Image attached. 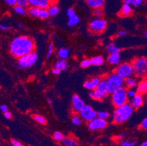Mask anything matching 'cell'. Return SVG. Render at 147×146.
I'll list each match as a JSON object with an SVG mask.
<instances>
[{
	"instance_id": "54",
	"label": "cell",
	"mask_w": 147,
	"mask_h": 146,
	"mask_svg": "<svg viewBox=\"0 0 147 146\" xmlns=\"http://www.w3.org/2000/svg\"><path fill=\"white\" fill-rule=\"evenodd\" d=\"M144 36H146V37H147V31H146V32H144Z\"/></svg>"
},
{
	"instance_id": "38",
	"label": "cell",
	"mask_w": 147,
	"mask_h": 146,
	"mask_svg": "<svg viewBox=\"0 0 147 146\" xmlns=\"http://www.w3.org/2000/svg\"><path fill=\"white\" fill-rule=\"evenodd\" d=\"M53 52V43H50L49 45V48H48V53H47V56H46V58L49 59L51 56L52 53Z\"/></svg>"
},
{
	"instance_id": "4",
	"label": "cell",
	"mask_w": 147,
	"mask_h": 146,
	"mask_svg": "<svg viewBox=\"0 0 147 146\" xmlns=\"http://www.w3.org/2000/svg\"><path fill=\"white\" fill-rule=\"evenodd\" d=\"M127 90L125 87H121L111 94V101L116 108L127 103Z\"/></svg>"
},
{
	"instance_id": "12",
	"label": "cell",
	"mask_w": 147,
	"mask_h": 146,
	"mask_svg": "<svg viewBox=\"0 0 147 146\" xmlns=\"http://www.w3.org/2000/svg\"><path fill=\"white\" fill-rule=\"evenodd\" d=\"M108 125L106 120L100 118H95L94 120H91L88 123V127L91 131H97L104 129Z\"/></svg>"
},
{
	"instance_id": "14",
	"label": "cell",
	"mask_w": 147,
	"mask_h": 146,
	"mask_svg": "<svg viewBox=\"0 0 147 146\" xmlns=\"http://www.w3.org/2000/svg\"><path fill=\"white\" fill-rule=\"evenodd\" d=\"M67 15L68 17L67 24L69 26H76L77 24H79L80 21H81L79 17L76 15V12L73 8L68 9L67 11Z\"/></svg>"
},
{
	"instance_id": "32",
	"label": "cell",
	"mask_w": 147,
	"mask_h": 146,
	"mask_svg": "<svg viewBox=\"0 0 147 146\" xmlns=\"http://www.w3.org/2000/svg\"><path fill=\"white\" fill-rule=\"evenodd\" d=\"M53 138L57 141H62L63 139L65 138L64 135L60 132H55L53 135Z\"/></svg>"
},
{
	"instance_id": "16",
	"label": "cell",
	"mask_w": 147,
	"mask_h": 146,
	"mask_svg": "<svg viewBox=\"0 0 147 146\" xmlns=\"http://www.w3.org/2000/svg\"><path fill=\"white\" fill-rule=\"evenodd\" d=\"M144 97H143L142 94H140L137 93V94L133 97V99L130 100V105L133 107L134 109H138V108H141L144 104Z\"/></svg>"
},
{
	"instance_id": "24",
	"label": "cell",
	"mask_w": 147,
	"mask_h": 146,
	"mask_svg": "<svg viewBox=\"0 0 147 146\" xmlns=\"http://www.w3.org/2000/svg\"><path fill=\"white\" fill-rule=\"evenodd\" d=\"M62 145L65 146H78V143L77 140L71 137H65L61 141Z\"/></svg>"
},
{
	"instance_id": "50",
	"label": "cell",
	"mask_w": 147,
	"mask_h": 146,
	"mask_svg": "<svg viewBox=\"0 0 147 146\" xmlns=\"http://www.w3.org/2000/svg\"><path fill=\"white\" fill-rule=\"evenodd\" d=\"M141 146H147V141L144 142V143H141Z\"/></svg>"
},
{
	"instance_id": "29",
	"label": "cell",
	"mask_w": 147,
	"mask_h": 146,
	"mask_svg": "<svg viewBox=\"0 0 147 146\" xmlns=\"http://www.w3.org/2000/svg\"><path fill=\"white\" fill-rule=\"evenodd\" d=\"M14 12L17 14L20 15H24L28 13L26 10V7H24L22 6H19V5H15L14 6Z\"/></svg>"
},
{
	"instance_id": "45",
	"label": "cell",
	"mask_w": 147,
	"mask_h": 146,
	"mask_svg": "<svg viewBox=\"0 0 147 146\" xmlns=\"http://www.w3.org/2000/svg\"><path fill=\"white\" fill-rule=\"evenodd\" d=\"M4 116H5V117L7 119H10L12 118V114H11V112H6L4 113Z\"/></svg>"
},
{
	"instance_id": "20",
	"label": "cell",
	"mask_w": 147,
	"mask_h": 146,
	"mask_svg": "<svg viewBox=\"0 0 147 146\" xmlns=\"http://www.w3.org/2000/svg\"><path fill=\"white\" fill-rule=\"evenodd\" d=\"M132 7L130 5L127 3H124V5L121 7V9L120 10V15L121 16H129L132 14Z\"/></svg>"
},
{
	"instance_id": "30",
	"label": "cell",
	"mask_w": 147,
	"mask_h": 146,
	"mask_svg": "<svg viewBox=\"0 0 147 146\" xmlns=\"http://www.w3.org/2000/svg\"><path fill=\"white\" fill-rule=\"evenodd\" d=\"M33 118H34V120H35V121H37V123L42 124V125L46 124V119H45L42 116H40V115H34V116H33Z\"/></svg>"
},
{
	"instance_id": "46",
	"label": "cell",
	"mask_w": 147,
	"mask_h": 146,
	"mask_svg": "<svg viewBox=\"0 0 147 146\" xmlns=\"http://www.w3.org/2000/svg\"><path fill=\"white\" fill-rule=\"evenodd\" d=\"M61 69H57V68H54V69L52 70V72H53V74L54 75H59L60 72H61Z\"/></svg>"
},
{
	"instance_id": "27",
	"label": "cell",
	"mask_w": 147,
	"mask_h": 146,
	"mask_svg": "<svg viewBox=\"0 0 147 146\" xmlns=\"http://www.w3.org/2000/svg\"><path fill=\"white\" fill-rule=\"evenodd\" d=\"M121 50V48L120 47L117 46V45H115L114 43L108 44V45L107 46V50H108V52L109 53H119Z\"/></svg>"
},
{
	"instance_id": "35",
	"label": "cell",
	"mask_w": 147,
	"mask_h": 146,
	"mask_svg": "<svg viewBox=\"0 0 147 146\" xmlns=\"http://www.w3.org/2000/svg\"><path fill=\"white\" fill-rule=\"evenodd\" d=\"M137 94V91L133 88H129L127 90V96L128 99H133L136 95Z\"/></svg>"
},
{
	"instance_id": "3",
	"label": "cell",
	"mask_w": 147,
	"mask_h": 146,
	"mask_svg": "<svg viewBox=\"0 0 147 146\" xmlns=\"http://www.w3.org/2000/svg\"><path fill=\"white\" fill-rule=\"evenodd\" d=\"M134 69V75L137 77L145 78L147 77V58L138 57L132 62Z\"/></svg>"
},
{
	"instance_id": "6",
	"label": "cell",
	"mask_w": 147,
	"mask_h": 146,
	"mask_svg": "<svg viewBox=\"0 0 147 146\" xmlns=\"http://www.w3.org/2000/svg\"><path fill=\"white\" fill-rule=\"evenodd\" d=\"M106 81L109 94H112L114 91L122 87L125 84V79L115 72L107 77Z\"/></svg>"
},
{
	"instance_id": "23",
	"label": "cell",
	"mask_w": 147,
	"mask_h": 146,
	"mask_svg": "<svg viewBox=\"0 0 147 146\" xmlns=\"http://www.w3.org/2000/svg\"><path fill=\"white\" fill-rule=\"evenodd\" d=\"M48 12H49V16L52 17V16H55L59 12V7H58V5H55V4H51L49 7L47 8Z\"/></svg>"
},
{
	"instance_id": "40",
	"label": "cell",
	"mask_w": 147,
	"mask_h": 146,
	"mask_svg": "<svg viewBox=\"0 0 147 146\" xmlns=\"http://www.w3.org/2000/svg\"><path fill=\"white\" fill-rule=\"evenodd\" d=\"M140 129L143 130H147V117L142 120V122L140 124Z\"/></svg>"
},
{
	"instance_id": "41",
	"label": "cell",
	"mask_w": 147,
	"mask_h": 146,
	"mask_svg": "<svg viewBox=\"0 0 147 146\" xmlns=\"http://www.w3.org/2000/svg\"><path fill=\"white\" fill-rule=\"evenodd\" d=\"M5 3L10 6H15L16 5V0H5Z\"/></svg>"
},
{
	"instance_id": "42",
	"label": "cell",
	"mask_w": 147,
	"mask_h": 146,
	"mask_svg": "<svg viewBox=\"0 0 147 146\" xmlns=\"http://www.w3.org/2000/svg\"><path fill=\"white\" fill-rule=\"evenodd\" d=\"M11 143L13 145V146H24V145L21 144V143L17 141L16 140H11Z\"/></svg>"
},
{
	"instance_id": "2",
	"label": "cell",
	"mask_w": 147,
	"mask_h": 146,
	"mask_svg": "<svg viewBox=\"0 0 147 146\" xmlns=\"http://www.w3.org/2000/svg\"><path fill=\"white\" fill-rule=\"evenodd\" d=\"M133 109L134 108L128 103L116 108L113 114V120L114 123L121 124L127 121L133 114Z\"/></svg>"
},
{
	"instance_id": "19",
	"label": "cell",
	"mask_w": 147,
	"mask_h": 146,
	"mask_svg": "<svg viewBox=\"0 0 147 146\" xmlns=\"http://www.w3.org/2000/svg\"><path fill=\"white\" fill-rule=\"evenodd\" d=\"M137 93L144 94L147 93V79H144L138 83L137 85Z\"/></svg>"
},
{
	"instance_id": "21",
	"label": "cell",
	"mask_w": 147,
	"mask_h": 146,
	"mask_svg": "<svg viewBox=\"0 0 147 146\" xmlns=\"http://www.w3.org/2000/svg\"><path fill=\"white\" fill-rule=\"evenodd\" d=\"M108 61L110 64L112 65H116L119 64L120 61V55L119 53H110V55L108 57Z\"/></svg>"
},
{
	"instance_id": "53",
	"label": "cell",
	"mask_w": 147,
	"mask_h": 146,
	"mask_svg": "<svg viewBox=\"0 0 147 146\" xmlns=\"http://www.w3.org/2000/svg\"><path fill=\"white\" fill-rule=\"evenodd\" d=\"M23 26V24H21V23H19V24H18V27H20V28H21Z\"/></svg>"
},
{
	"instance_id": "47",
	"label": "cell",
	"mask_w": 147,
	"mask_h": 146,
	"mask_svg": "<svg viewBox=\"0 0 147 146\" xmlns=\"http://www.w3.org/2000/svg\"><path fill=\"white\" fill-rule=\"evenodd\" d=\"M0 29L3 31H9L10 30V27L7 26H5V25H1L0 26Z\"/></svg>"
},
{
	"instance_id": "7",
	"label": "cell",
	"mask_w": 147,
	"mask_h": 146,
	"mask_svg": "<svg viewBox=\"0 0 147 146\" xmlns=\"http://www.w3.org/2000/svg\"><path fill=\"white\" fill-rule=\"evenodd\" d=\"M37 54L35 52H32L28 54L23 56L18 59V64L21 68H29L35 64L37 61Z\"/></svg>"
},
{
	"instance_id": "22",
	"label": "cell",
	"mask_w": 147,
	"mask_h": 146,
	"mask_svg": "<svg viewBox=\"0 0 147 146\" xmlns=\"http://www.w3.org/2000/svg\"><path fill=\"white\" fill-rule=\"evenodd\" d=\"M125 83L126 86L129 88H133L138 85V81L135 77H129L125 79Z\"/></svg>"
},
{
	"instance_id": "26",
	"label": "cell",
	"mask_w": 147,
	"mask_h": 146,
	"mask_svg": "<svg viewBox=\"0 0 147 146\" xmlns=\"http://www.w3.org/2000/svg\"><path fill=\"white\" fill-rule=\"evenodd\" d=\"M57 55H58L59 58L60 59H67L69 57V52L67 48H60L59 50Z\"/></svg>"
},
{
	"instance_id": "8",
	"label": "cell",
	"mask_w": 147,
	"mask_h": 146,
	"mask_svg": "<svg viewBox=\"0 0 147 146\" xmlns=\"http://www.w3.org/2000/svg\"><path fill=\"white\" fill-rule=\"evenodd\" d=\"M115 73H117L124 79H126L127 77H132L133 75H134V69L132 64L129 63H122L119 64L118 67L115 70Z\"/></svg>"
},
{
	"instance_id": "17",
	"label": "cell",
	"mask_w": 147,
	"mask_h": 146,
	"mask_svg": "<svg viewBox=\"0 0 147 146\" xmlns=\"http://www.w3.org/2000/svg\"><path fill=\"white\" fill-rule=\"evenodd\" d=\"M100 80H101V79L100 77H94V78H92L91 80H86L84 84V88H86L88 90H94L98 85V84L100 83Z\"/></svg>"
},
{
	"instance_id": "5",
	"label": "cell",
	"mask_w": 147,
	"mask_h": 146,
	"mask_svg": "<svg viewBox=\"0 0 147 146\" xmlns=\"http://www.w3.org/2000/svg\"><path fill=\"white\" fill-rule=\"evenodd\" d=\"M108 86H107L106 79H101L100 83L94 90L90 92L91 98L94 100H103L107 97L108 94Z\"/></svg>"
},
{
	"instance_id": "52",
	"label": "cell",
	"mask_w": 147,
	"mask_h": 146,
	"mask_svg": "<svg viewBox=\"0 0 147 146\" xmlns=\"http://www.w3.org/2000/svg\"><path fill=\"white\" fill-rule=\"evenodd\" d=\"M123 137H124V135H123V134H121V135H119V139H122Z\"/></svg>"
},
{
	"instance_id": "34",
	"label": "cell",
	"mask_w": 147,
	"mask_h": 146,
	"mask_svg": "<svg viewBox=\"0 0 147 146\" xmlns=\"http://www.w3.org/2000/svg\"><path fill=\"white\" fill-rule=\"evenodd\" d=\"M80 65H81V67L82 68H87L92 65V61H91V59H84L81 61Z\"/></svg>"
},
{
	"instance_id": "15",
	"label": "cell",
	"mask_w": 147,
	"mask_h": 146,
	"mask_svg": "<svg viewBox=\"0 0 147 146\" xmlns=\"http://www.w3.org/2000/svg\"><path fill=\"white\" fill-rule=\"evenodd\" d=\"M52 3V0H29L30 7L47 9Z\"/></svg>"
},
{
	"instance_id": "39",
	"label": "cell",
	"mask_w": 147,
	"mask_h": 146,
	"mask_svg": "<svg viewBox=\"0 0 147 146\" xmlns=\"http://www.w3.org/2000/svg\"><path fill=\"white\" fill-rule=\"evenodd\" d=\"M94 15L97 18H101V16L102 15V11L101 10V8H98V9H94Z\"/></svg>"
},
{
	"instance_id": "33",
	"label": "cell",
	"mask_w": 147,
	"mask_h": 146,
	"mask_svg": "<svg viewBox=\"0 0 147 146\" xmlns=\"http://www.w3.org/2000/svg\"><path fill=\"white\" fill-rule=\"evenodd\" d=\"M109 116H110L109 112H106V111H99L97 112V117L104 119V120H107L109 118Z\"/></svg>"
},
{
	"instance_id": "25",
	"label": "cell",
	"mask_w": 147,
	"mask_h": 146,
	"mask_svg": "<svg viewBox=\"0 0 147 146\" xmlns=\"http://www.w3.org/2000/svg\"><path fill=\"white\" fill-rule=\"evenodd\" d=\"M67 62L65 59H60L59 61H57L56 62V64H54V68H57V69H59L61 70H65L67 68Z\"/></svg>"
},
{
	"instance_id": "13",
	"label": "cell",
	"mask_w": 147,
	"mask_h": 146,
	"mask_svg": "<svg viewBox=\"0 0 147 146\" xmlns=\"http://www.w3.org/2000/svg\"><path fill=\"white\" fill-rule=\"evenodd\" d=\"M85 106L84 101L78 95H73L72 97V109L75 113H80Z\"/></svg>"
},
{
	"instance_id": "51",
	"label": "cell",
	"mask_w": 147,
	"mask_h": 146,
	"mask_svg": "<svg viewBox=\"0 0 147 146\" xmlns=\"http://www.w3.org/2000/svg\"><path fill=\"white\" fill-rule=\"evenodd\" d=\"M47 102H48V103H49V104H52V101H51V99L48 98L47 99Z\"/></svg>"
},
{
	"instance_id": "10",
	"label": "cell",
	"mask_w": 147,
	"mask_h": 146,
	"mask_svg": "<svg viewBox=\"0 0 147 146\" xmlns=\"http://www.w3.org/2000/svg\"><path fill=\"white\" fill-rule=\"evenodd\" d=\"M79 114L83 120L88 122L94 120L95 118L97 117V112H96L90 105H85Z\"/></svg>"
},
{
	"instance_id": "48",
	"label": "cell",
	"mask_w": 147,
	"mask_h": 146,
	"mask_svg": "<svg viewBox=\"0 0 147 146\" xmlns=\"http://www.w3.org/2000/svg\"><path fill=\"white\" fill-rule=\"evenodd\" d=\"M126 34H127V32H125V31L121 30V31H119V32H118V35L120 36V37L125 36V35H126Z\"/></svg>"
},
{
	"instance_id": "1",
	"label": "cell",
	"mask_w": 147,
	"mask_h": 146,
	"mask_svg": "<svg viewBox=\"0 0 147 146\" xmlns=\"http://www.w3.org/2000/svg\"><path fill=\"white\" fill-rule=\"evenodd\" d=\"M34 41L28 36H19L13 39L9 46L10 53L15 58H21L23 56L34 51Z\"/></svg>"
},
{
	"instance_id": "9",
	"label": "cell",
	"mask_w": 147,
	"mask_h": 146,
	"mask_svg": "<svg viewBox=\"0 0 147 146\" xmlns=\"http://www.w3.org/2000/svg\"><path fill=\"white\" fill-rule=\"evenodd\" d=\"M107 26V22L105 20L101 18H97L92 20L89 24V30L93 33L100 34L103 32Z\"/></svg>"
},
{
	"instance_id": "49",
	"label": "cell",
	"mask_w": 147,
	"mask_h": 146,
	"mask_svg": "<svg viewBox=\"0 0 147 146\" xmlns=\"http://www.w3.org/2000/svg\"><path fill=\"white\" fill-rule=\"evenodd\" d=\"M125 3L129 4L130 5H134V0H125Z\"/></svg>"
},
{
	"instance_id": "44",
	"label": "cell",
	"mask_w": 147,
	"mask_h": 146,
	"mask_svg": "<svg viewBox=\"0 0 147 146\" xmlns=\"http://www.w3.org/2000/svg\"><path fill=\"white\" fill-rule=\"evenodd\" d=\"M143 1H144V0H134V5H133V6H140V5H142Z\"/></svg>"
},
{
	"instance_id": "28",
	"label": "cell",
	"mask_w": 147,
	"mask_h": 146,
	"mask_svg": "<svg viewBox=\"0 0 147 146\" xmlns=\"http://www.w3.org/2000/svg\"><path fill=\"white\" fill-rule=\"evenodd\" d=\"M91 61H92V65H94V66H100V65H102L103 64L104 59L102 58V56H97L91 59Z\"/></svg>"
},
{
	"instance_id": "43",
	"label": "cell",
	"mask_w": 147,
	"mask_h": 146,
	"mask_svg": "<svg viewBox=\"0 0 147 146\" xmlns=\"http://www.w3.org/2000/svg\"><path fill=\"white\" fill-rule=\"evenodd\" d=\"M0 110L2 111L3 113H5V112L8 111V108H7V107L5 104H2V105L0 106Z\"/></svg>"
},
{
	"instance_id": "18",
	"label": "cell",
	"mask_w": 147,
	"mask_h": 146,
	"mask_svg": "<svg viewBox=\"0 0 147 146\" xmlns=\"http://www.w3.org/2000/svg\"><path fill=\"white\" fill-rule=\"evenodd\" d=\"M105 0H86L88 6L92 9L102 8L105 4Z\"/></svg>"
},
{
	"instance_id": "36",
	"label": "cell",
	"mask_w": 147,
	"mask_h": 146,
	"mask_svg": "<svg viewBox=\"0 0 147 146\" xmlns=\"http://www.w3.org/2000/svg\"><path fill=\"white\" fill-rule=\"evenodd\" d=\"M16 5L22 6L24 7H26L29 6V0H16Z\"/></svg>"
},
{
	"instance_id": "11",
	"label": "cell",
	"mask_w": 147,
	"mask_h": 146,
	"mask_svg": "<svg viewBox=\"0 0 147 146\" xmlns=\"http://www.w3.org/2000/svg\"><path fill=\"white\" fill-rule=\"evenodd\" d=\"M28 14L32 17L40 18V19H46L48 17H49L47 9L35 7H30L28 10Z\"/></svg>"
},
{
	"instance_id": "37",
	"label": "cell",
	"mask_w": 147,
	"mask_h": 146,
	"mask_svg": "<svg viewBox=\"0 0 147 146\" xmlns=\"http://www.w3.org/2000/svg\"><path fill=\"white\" fill-rule=\"evenodd\" d=\"M136 142L135 141H129V140H125V141H122L120 143L121 146H136Z\"/></svg>"
},
{
	"instance_id": "31",
	"label": "cell",
	"mask_w": 147,
	"mask_h": 146,
	"mask_svg": "<svg viewBox=\"0 0 147 146\" xmlns=\"http://www.w3.org/2000/svg\"><path fill=\"white\" fill-rule=\"evenodd\" d=\"M71 121L73 125L75 126H80L81 124V123H82V121H81V116H77V115H74L72 117Z\"/></svg>"
}]
</instances>
